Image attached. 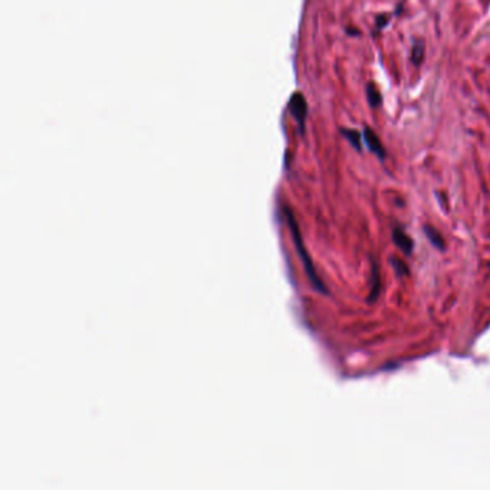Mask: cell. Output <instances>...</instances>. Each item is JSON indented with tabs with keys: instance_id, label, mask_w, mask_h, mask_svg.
Instances as JSON below:
<instances>
[{
	"instance_id": "1",
	"label": "cell",
	"mask_w": 490,
	"mask_h": 490,
	"mask_svg": "<svg viewBox=\"0 0 490 490\" xmlns=\"http://www.w3.org/2000/svg\"><path fill=\"white\" fill-rule=\"evenodd\" d=\"M285 216H286V222H288V225H289L290 233H292L295 246H296L297 255H299L302 263H304V267H305V272L306 275H308V278H309V281L312 282L315 289H318L319 292H322V293H328V289L325 288L323 282L318 278L316 270H315L314 265H312V260H311V257H309L308 252H306L305 244H304V240H302V234H301V230H299V227H297L295 216H293V213H292L290 209H288V207H285Z\"/></svg>"
},
{
	"instance_id": "2",
	"label": "cell",
	"mask_w": 490,
	"mask_h": 490,
	"mask_svg": "<svg viewBox=\"0 0 490 490\" xmlns=\"http://www.w3.org/2000/svg\"><path fill=\"white\" fill-rule=\"evenodd\" d=\"M289 111L293 115V118L296 120L299 124V128L304 132V127H305V120H306V113H308V105L304 95L301 92H295L289 99Z\"/></svg>"
},
{
	"instance_id": "3",
	"label": "cell",
	"mask_w": 490,
	"mask_h": 490,
	"mask_svg": "<svg viewBox=\"0 0 490 490\" xmlns=\"http://www.w3.org/2000/svg\"><path fill=\"white\" fill-rule=\"evenodd\" d=\"M362 140L365 141V144H367V147H368V150H370L371 153H374L379 160L384 161V158H386V155H387L386 148L383 147V144H381V141H379L378 135L370 128V127H364V131H362Z\"/></svg>"
},
{
	"instance_id": "4",
	"label": "cell",
	"mask_w": 490,
	"mask_h": 490,
	"mask_svg": "<svg viewBox=\"0 0 490 490\" xmlns=\"http://www.w3.org/2000/svg\"><path fill=\"white\" fill-rule=\"evenodd\" d=\"M393 241L394 244L401 250L404 255L410 256L414 249V241L409 234L402 230L401 227H395L393 230Z\"/></svg>"
},
{
	"instance_id": "5",
	"label": "cell",
	"mask_w": 490,
	"mask_h": 490,
	"mask_svg": "<svg viewBox=\"0 0 490 490\" xmlns=\"http://www.w3.org/2000/svg\"><path fill=\"white\" fill-rule=\"evenodd\" d=\"M381 289V282H379V270H378L377 262L371 256V292L368 296V302H375Z\"/></svg>"
},
{
	"instance_id": "6",
	"label": "cell",
	"mask_w": 490,
	"mask_h": 490,
	"mask_svg": "<svg viewBox=\"0 0 490 490\" xmlns=\"http://www.w3.org/2000/svg\"><path fill=\"white\" fill-rule=\"evenodd\" d=\"M423 230H424V234H426V237L428 239V241L433 244L435 249H439V250L446 249V241H444V237H443V234L440 233L435 227H433V226H430V225H424L423 226Z\"/></svg>"
},
{
	"instance_id": "7",
	"label": "cell",
	"mask_w": 490,
	"mask_h": 490,
	"mask_svg": "<svg viewBox=\"0 0 490 490\" xmlns=\"http://www.w3.org/2000/svg\"><path fill=\"white\" fill-rule=\"evenodd\" d=\"M341 134L346 138V141L349 144L352 145L353 148L361 153L362 151V134L358 132L357 129H351V128H341Z\"/></svg>"
},
{
	"instance_id": "8",
	"label": "cell",
	"mask_w": 490,
	"mask_h": 490,
	"mask_svg": "<svg viewBox=\"0 0 490 490\" xmlns=\"http://www.w3.org/2000/svg\"><path fill=\"white\" fill-rule=\"evenodd\" d=\"M367 98H368V102H370L371 106H374V108L379 106L381 102H383V97H381L377 85H375L374 82H370V84L367 85Z\"/></svg>"
},
{
	"instance_id": "9",
	"label": "cell",
	"mask_w": 490,
	"mask_h": 490,
	"mask_svg": "<svg viewBox=\"0 0 490 490\" xmlns=\"http://www.w3.org/2000/svg\"><path fill=\"white\" fill-rule=\"evenodd\" d=\"M423 58H424V43L420 39L414 40L411 48V62L417 66L423 62Z\"/></svg>"
},
{
	"instance_id": "10",
	"label": "cell",
	"mask_w": 490,
	"mask_h": 490,
	"mask_svg": "<svg viewBox=\"0 0 490 490\" xmlns=\"http://www.w3.org/2000/svg\"><path fill=\"white\" fill-rule=\"evenodd\" d=\"M390 263L393 265L394 270H395L397 276L402 278V276H405V275H410V269H409V266L405 265L402 260H400L398 257H395V256L390 257Z\"/></svg>"
},
{
	"instance_id": "11",
	"label": "cell",
	"mask_w": 490,
	"mask_h": 490,
	"mask_svg": "<svg viewBox=\"0 0 490 490\" xmlns=\"http://www.w3.org/2000/svg\"><path fill=\"white\" fill-rule=\"evenodd\" d=\"M388 22H390V16L386 15V13H381V15L375 16V26H377L378 31L384 29L387 24H388Z\"/></svg>"
},
{
	"instance_id": "12",
	"label": "cell",
	"mask_w": 490,
	"mask_h": 490,
	"mask_svg": "<svg viewBox=\"0 0 490 490\" xmlns=\"http://www.w3.org/2000/svg\"><path fill=\"white\" fill-rule=\"evenodd\" d=\"M346 32H348V33H357V36L360 35V31H357V29H352V28H346Z\"/></svg>"
}]
</instances>
